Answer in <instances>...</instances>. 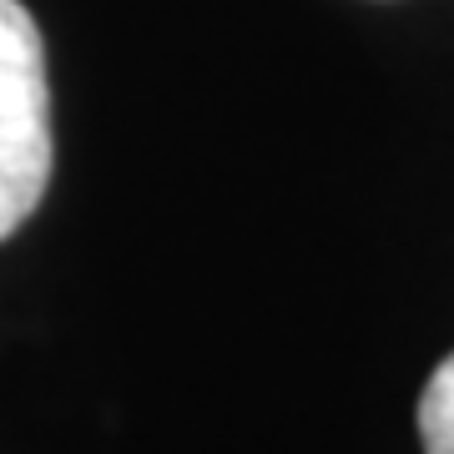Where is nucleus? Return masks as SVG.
Returning a JSON list of instances; mask_svg holds the SVG:
<instances>
[{"label":"nucleus","instance_id":"obj_2","mask_svg":"<svg viewBox=\"0 0 454 454\" xmlns=\"http://www.w3.org/2000/svg\"><path fill=\"white\" fill-rule=\"evenodd\" d=\"M419 439L424 454H454V354L429 373L419 394Z\"/></svg>","mask_w":454,"mask_h":454},{"label":"nucleus","instance_id":"obj_1","mask_svg":"<svg viewBox=\"0 0 454 454\" xmlns=\"http://www.w3.org/2000/svg\"><path fill=\"white\" fill-rule=\"evenodd\" d=\"M56 167L51 82L41 26L20 0H0V243L41 207Z\"/></svg>","mask_w":454,"mask_h":454}]
</instances>
